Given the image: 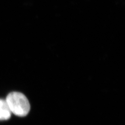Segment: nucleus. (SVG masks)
<instances>
[{"mask_svg":"<svg viewBox=\"0 0 125 125\" xmlns=\"http://www.w3.org/2000/svg\"><path fill=\"white\" fill-rule=\"evenodd\" d=\"M11 112L5 100L0 99V121H7L11 116Z\"/></svg>","mask_w":125,"mask_h":125,"instance_id":"2","label":"nucleus"},{"mask_svg":"<svg viewBox=\"0 0 125 125\" xmlns=\"http://www.w3.org/2000/svg\"><path fill=\"white\" fill-rule=\"evenodd\" d=\"M6 101L11 113L19 117L27 116L30 110V105L27 97L18 92L10 93L7 96Z\"/></svg>","mask_w":125,"mask_h":125,"instance_id":"1","label":"nucleus"}]
</instances>
